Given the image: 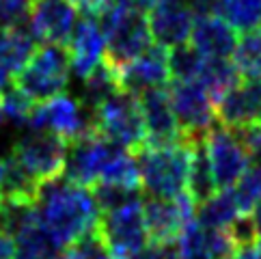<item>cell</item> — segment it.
Returning a JSON list of instances; mask_svg holds the SVG:
<instances>
[{"label":"cell","mask_w":261,"mask_h":259,"mask_svg":"<svg viewBox=\"0 0 261 259\" xmlns=\"http://www.w3.org/2000/svg\"><path fill=\"white\" fill-rule=\"evenodd\" d=\"M149 31L151 39L166 50L175 45L188 43L194 15L186 5V0H158L155 7L149 11Z\"/></svg>","instance_id":"cell-16"},{"label":"cell","mask_w":261,"mask_h":259,"mask_svg":"<svg viewBox=\"0 0 261 259\" xmlns=\"http://www.w3.org/2000/svg\"><path fill=\"white\" fill-rule=\"evenodd\" d=\"M85 87H82V106L87 110H95L99 104H104L106 99H110L115 93L121 91V82H119V71L113 67L110 63L101 61L89 76L82 78Z\"/></svg>","instance_id":"cell-22"},{"label":"cell","mask_w":261,"mask_h":259,"mask_svg":"<svg viewBox=\"0 0 261 259\" xmlns=\"http://www.w3.org/2000/svg\"><path fill=\"white\" fill-rule=\"evenodd\" d=\"M231 259H261V246L259 244H248L236 248Z\"/></svg>","instance_id":"cell-38"},{"label":"cell","mask_w":261,"mask_h":259,"mask_svg":"<svg viewBox=\"0 0 261 259\" xmlns=\"http://www.w3.org/2000/svg\"><path fill=\"white\" fill-rule=\"evenodd\" d=\"M203 147H205V153H207L218 190L231 188L246 173L250 162H253L248 149L225 125H214L203 136Z\"/></svg>","instance_id":"cell-10"},{"label":"cell","mask_w":261,"mask_h":259,"mask_svg":"<svg viewBox=\"0 0 261 259\" xmlns=\"http://www.w3.org/2000/svg\"><path fill=\"white\" fill-rule=\"evenodd\" d=\"M143 216L151 242H177L186 225L197 216V203L188 192L175 199L149 197L143 201Z\"/></svg>","instance_id":"cell-11"},{"label":"cell","mask_w":261,"mask_h":259,"mask_svg":"<svg viewBox=\"0 0 261 259\" xmlns=\"http://www.w3.org/2000/svg\"><path fill=\"white\" fill-rule=\"evenodd\" d=\"M37 43L39 41L33 37L29 24L0 31V67L15 80L17 73L24 69V65L31 61Z\"/></svg>","instance_id":"cell-20"},{"label":"cell","mask_w":261,"mask_h":259,"mask_svg":"<svg viewBox=\"0 0 261 259\" xmlns=\"http://www.w3.org/2000/svg\"><path fill=\"white\" fill-rule=\"evenodd\" d=\"M41 184L22 166L15 156L5 160V175L0 186V199L7 201H35Z\"/></svg>","instance_id":"cell-24"},{"label":"cell","mask_w":261,"mask_h":259,"mask_svg":"<svg viewBox=\"0 0 261 259\" xmlns=\"http://www.w3.org/2000/svg\"><path fill=\"white\" fill-rule=\"evenodd\" d=\"M129 259H181V253L177 242H149Z\"/></svg>","instance_id":"cell-35"},{"label":"cell","mask_w":261,"mask_h":259,"mask_svg":"<svg viewBox=\"0 0 261 259\" xmlns=\"http://www.w3.org/2000/svg\"><path fill=\"white\" fill-rule=\"evenodd\" d=\"M65 48H67V54H69L71 71L80 78L89 76L104 61V54H106V37L101 33L95 17L91 15L78 17Z\"/></svg>","instance_id":"cell-18"},{"label":"cell","mask_w":261,"mask_h":259,"mask_svg":"<svg viewBox=\"0 0 261 259\" xmlns=\"http://www.w3.org/2000/svg\"><path fill=\"white\" fill-rule=\"evenodd\" d=\"M186 5H188L192 15L205 17V15H222L227 0H186Z\"/></svg>","instance_id":"cell-36"},{"label":"cell","mask_w":261,"mask_h":259,"mask_svg":"<svg viewBox=\"0 0 261 259\" xmlns=\"http://www.w3.org/2000/svg\"><path fill=\"white\" fill-rule=\"evenodd\" d=\"M222 15L240 33L255 31L261 26V0H227Z\"/></svg>","instance_id":"cell-31"},{"label":"cell","mask_w":261,"mask_h":259,"mask_svg":"<svg viewBox=\"0 0 261 259\" xmlns=\"http://www.w3.org/2000/svg\"><path fill=\"white\" fill-rule=\"evenodd\" d=\"M67 149H69V143L63 141L61 136L52 132L33 130V132L24 134L15 143L11 156H15L22 162V166L37 182L43 184V182L57 179L63 175L65 160H67Z\"/></svg>","instance_id":"cell-9"},{"label":"cell","mask_w":261,"mask_h":259,"mask_svg":"<svg viewBox=\"0 0 261 259\" xmlns=\"http://www.w3.org/2000/svg\"><path fill=\"white\" fill-rule=\"evenodd\" d=\"M95 259H125V257H121V255H115V253H110V251H104L99 257H95Z\"/></svg>","instance_id":"cell-43"},{"label":"cell","mask_w":261,"mask_h":259,"mask_svg":"<svg viewBox=\"0 0 261 259\" xmlns=\"http://www.w3.org/2000/svg\"><path fill=\"white\" fill-rule=\"evenodd\" d=\"M39 227L48 234L54 246L63 251L97 227L101 212L93 192L65 177L43 182L35 199Z\"/></svg>","instance_id":"cell-1"},{"label":"cell","mask_w":261,"mask_h":259,"mask_svg":"<svg viewBox=\"0 0 261 259\" xmlns=\"http://www.w3.org/2000/svg\"><path fill=\"white\" fill-rule=\"evenodd\" d=\"M33 0H0V31L26 26L31 17Z\"/></svg>","instance_id":"cell-34"},{"label":"cell","mask_w":261,"mask_h":259,"mask_svg":"<svg viewBox=\"0 0 261 259\" xmlns=\"http://www.w3.org/2000/svg\"><path fill=\"white\" fill-rule=\"evenodd\" d=\"M3 175H5V160L0 158V186H3Z\"/></svg>","instance_id":"cell-44"},{"label":"cell","mask_w":261,"mask_h":259,"mask_svg":"<svg viewBox=\"0 0 261 259\" xmlns=\"http://www.w3.org/2000/svg\"><path fill=\"white\" fill-rule=\"evenodd\" d=\"M117 143L108 141L106 136H101L97 130L76 138L69 143L67 149V160H65L63 175L67 182H73L78 186H93L99 179V173L104 169V164L117 149Z\"/></svg>","instance_id":"cell-12"},{"label":"cell","mask_w":261,"mask_h":259,"mask_svg":"<svg viewBox=\"0 0 261 259\" xmlns=\"http://www.w3.org/2000/svg\"><path fill=\"white\" fill-rule=\"evenodd\" d=\"M3 201V210H0V229L7 231L9 236H17L22 231L39 225L37 218V205L35 201Z\"/></svg>","instance_id":"cell-27"},{"label":"cell","mask_w":261,"mask_h":259,"mask_svg":"<svg viewBox=\"0 0 261 259\" xmlns=\"http://www.w3.org/2000/svg\"><path fill=\"white\" fill-rule=\"evenodd\" d=\"M0 210H3V201H0Z\"/></svg>","instance_id":"cell-46"},{"label":"cell","mask_w":261,"mask_h":259,"mask_svg":"<svg viewBox=\"0 0 261 259\" xmlns=\"http://www.w3.org/2000/svg\"><path fill=\"white\" fill-rule=\"evenodd\" d=\"M69 54L65 45L41 43L37 45L31 61L17 73L13 85L20 87L35 104L61 95L69 85Z\"/></svg>","instance_id":"cell-4"},{"label":"cell","mask_w":261,"mask_h":259,"mask_svg":"<svg viewBox=\"0 0 261 259\" xmlns=\"http://www.w3.org/2000/svg\"><path fill=\"white\" fill-rule=\"evenodd\" d=\"M11 82H13V78L9 76V73H7L3 67H0V93H3V91H5L9 85H11Z\"/></svg>","instance_id":"cell-42"},{"label":"cell","mask_w":261,"mask_h":259,"mask_svg":"<svg viewBox=\"0 0 261 259\" xmlns=\"http://www.w3.org/2000/svg\"><path fill=\"white\" fill-rule=\"evenodd\" d=\"M216 117L225 127L261 125V80H240L216 101Z\"/></svg>","instance_id":"cell-17"},{"label":"cell","mask_w":261,"mask_h":259,"mask_svg":"<svg viewBox=\"0 0 261 259\" xmlns=\"http://www.w3.org/2000/svg\"><path fill=\"white\" fill-rule=\"evenodd\" d=\"M190 141H179L164 147L143 145L134 151L141 173V186L151 197L175 199L188 188V173L192 164Z\"/></svg>","instance_id":"cell-2"},{"label":"cell","mask_w":261,"mask_h":259,"mask_svg":"<svg viewBox=\"0 0 261 259\" xmlns=\"http://www.w3.org/2000/svg\"><path fill=\"white\" fill-rule=\"evenodd\" d=\"M231 190L242 214H250L253 208L261 201V166L250 164L246 173L231 186Z\"/></svg>","instance_id":"cell-32"},{"label":"cell","mask_w":261,"mask_h":259,"mask_svg":"<svg viewBox=\"0 0 261 259\" xmlns=\"http://www.w3.org/2000/svg\"><path fill=\"white\" fill-rule=\"evenodd\" d=\"M54 253H59V248L54 246V242L39 225L15 236L13 259H50Z\"/></svg>","instance_id":"cell-29"},{"label":"cell","mask_w":261,"mask_h":259,"mask_svg":"<svg viewBox=\"0 0 261 259\" xmlns=\"http://www.w3.org/2000/svg\"><path fill=\"white\" fill-rule=\"evenodd\" d=\"M240 71L236 63L229 59H203L197 82L207 91L212 101H218L222 95L231 91L240 82Z\"/></svg>","instance_id":"cell-23"},{"label":"cell","mask_w":261,"mask_h":259,"mask_svg":"<svg viewBox=\"0 0 261 259\" xmlns=\"http://www.w3.org/2000/svg\"><path fill=\"white\" fill-rule=\"evenodd\" d=\"M117 71H119L121 91H127L132 95H138L153 87H164L171 78L169 50L164 45L151 43L143 54H138L136 59L125 63Z\"/></svg>","instance_id":"cell-15"},{"label":"cell","mask_w":261,"mask_h":259,"mask_svg":"<svg viewBox=\"0 0 261 259\" xmlns=\"http://www.w3.org/2000/svg\"><path fill=\"white\" fill-rule=\"evenodd\" d=\"M5 125V115H3V110H0V127Z\"/></svg>","instance_id":"cell-45"},{"label":"cell","mask_w":261,"mask_h":259,"mask_svg":"<svg viewBox=\"0 0 261 259\" xmlns=\"http://www.w3.org/2000/svg\"><path fill=\"white\" fill-rule=\"evenodd\" d=\"M203 59L192 43H181L169 50V71L173 80H197Z\"/></svg>","instance_id":"cell-30"},{"label":"cell","mask_w":261,"mask_h":259,"mask_svg":"<svg viewBox=\"0 0 261 259\" xmlns=\"http://www.w3.org/2000/svg\"><path fill=\"white\" fill-rule=\"evenodd\" d=\"M192 145V164H190V173H188V188L186 192L194 199V203H203L205 199H210L214 192L218 190L216 179H214L212 166L207 160V153H205L203 147V138L201 141H190Z\"/></svg>","instance_id":"cell-25"},{"label":"cell","mask_w":261,"mask_h":259,"mask_svg":"<svg viewBox=\"0 0 261 259\" xmlns=\"http://www.w3.org/2000/svg\"><path fill=\"white\" fill-rule=\"evenodd\" d=\"M78 22V9L71 0H33L29 29L39 43L67 45Z\"/></svg>","instance_id":"cell-14"},{"label":"cell","mask_w":261,"mask_h":259,"mask_svg":"<svg viewBox=\"0 0 261 259\" xmlns=\"http://www.w3.org/2000/svg\"><path fill=\"white\" fill-rule=\"evenodd\" d=\"M15 255V238L0 229V259H13Z\"/></svg>","instance_id":"cell-37"},{"label":"cell","mask_w":261,"mask_h":259,"mask_svg":"<svg viewBox=\"0 0 261 259\" xmlns=\"http://www.w3.org/2000/svg\"><path fill=\"white\" fill-rule=\"evenodd\" d=\"M50 259H85V257H82L73 246H69V248H63L61 253H54Z\"/></svg>","instance_id":"cell-41"},{"label":"cell","mask_w":261,"mask_h":259,"mask_svg":"<svg viewBox=\"0 0 261 259\" xmlns=\"http://www.w3.org/2000/svg\"><path fill=\"white\" fill-rule=\"evenodd\" d=\"M29 127L39 130V132H52L67 143L95 130L91 110L87 113V108L82 106L80 99L63 93L35 104Z\"/></svg>","instance_id":"cell-8"},{"label":"cell","mask_w":261,"mask_h":259,"mask_svg":"<svg viewBox=\"0 0 261 259\" xmlns=\"http://www.w3.org/2000/svg\"><path fill=\"white\" fill-rule=\"evenodd\" d=\"M127 9H132V11H138V13H149L151 9L155 7L158 0H121Z\"/></svg>","instance_id":"cell-39"},{"label":"cell","mask_w":261,"mask_h":259,"mask_svg":"<svg viewBox=\"0 0 261 259\" xmlns=\"http://www.w3.org/2000/svg\"><path fill=\"white\" fill-rule=\"evenodd\" d=\"M138 197H141V190L125 188V186H119V184H108V182H95L93 184V199H95L101 214L115 210V208H121L123 203L138 199Z\"/></svg>","instance_id":"cell-33"},{"label":"cell","mask_w":261,"mask_h":259,"mask_svg":"<svg viewBox=\"0 0 261 259\" xmlns=\"http://www.w3.org/2000/svg\"><path fill=\"white\" fill-rule=\"evenodd\" d=\"M143 121H145V145L149 147H164L184 141L179 123L171 108L169 93L164 87H153L138 93Z\"/></svg>","instance_id":"cell-13"},{"label":"cell","mask_w":261,"mask_h":259,"mask_svg":"<svg viewBox=\"0 0 261 259\" xmlns=\"http://www.w3.org/2000/svg\"><path fill=\"white\" fill-rule=\"evenodd\" d=\"M33 108H35V101L26 95L20 87L9 85L3 93H0V110H3V115H5V121H9L17 130L29 127Z\"/></svg>","instance_id":"cell-28"},{"label":"cell","mask_w":261,"mask_h":259,"mask_svg":"<svg viewBox=\"0 0 261 259\" xmlns=\"http://www.w3.org/2000/svg\"><path fill=\"white\" fill-rule=\"evenodd\" d=\"M95 20L106 37L104 61L117 69L143 54L153 43L145 13L132 11L121 0L101 11Z\"/></svg>","instance_id":"cell-3"},{"label":"cell","mask_w":261,"mask_h":259,"mask_svg":"<svg viewBox=\"0 0 261 259\" xmlns=\"http://www.w3.org/2000/svg\"><path fill=\"white\" fill-rule=\"evenodd\" d=\"M97 229L110 253L121 255L125 259L134 257L149 244L145 216H143V199L138 197L123 203L121 208L104 212L99 216Z\"/></svg>","instance_id":"cell-7"},{"label":"cell","mask_w":261,"mask_h":259,"mask_svg":"<svg viewBox=\"0 0 261 259\" xmlns=\"http://www.w3.org/2000/svg\"><path fill=\"white\" fill-rule=\"evenodd\" d=\"M91 117L93 127L108 141L129 151H138L145 145V121L141 104H138V97L127 91H119L104 104H99Z\"/></svg>","instance_id":"cell-5"},{"label":"cell","mask_w":261,"mask_h":259,"mask_svg":"<svg viewBox=\"0 0 261 259\" xmlns=\"http://www.w3.org/2000/svg\"><path fill=\"white\" fill-rule=\"evenodd\" d=\"M190 43L205 59H229L238 45V31L218 15L197 17L192 24Z\"/></svg>","instance_id":"cell-19"},{"label":"cell","mask_w":261,"mask_h":259,"mask_svg":"<svg viewBox=\"0 0 261 259\" xmlns=\"http://www.w3.org/2000/svg\"><path fill=\"white\" fill-rule=\"evenodd\" d=\"M238 216H244L238 208V201L233 197L231 188H220L210 199L197 205L194 220L205 229H229Z\"/></svg>","instance_id":"cell-21"},{"label":"cell","mask_w":261,"mask_h":259,"mask_svg":"<svg viewBox=\"0 0 261 259\" xmlns=\"http://www.w3.org/2000/svg\"><path fill=\"white\" fill-rule=\"evenodd\" d=\"M166 93L184 141H201L216 125V106L197 80H173Z\"/></svg>","instance_id":"cell-6"},{"label":"cell","mask_w":261,"mask_h":259,"mask_svg":"<svg viewBox=\"0 0 261 259\" xmlns=\"http://www.w3.org/2000/svg\"><path fill=\"white\" fill-rule=\"evenodd\" d=\"M233 63L240 76L261 80V26L244 33L242 39H238V45L233 50Z\"/></svg>","instance_id":"cell-26"},{"label":"cell","mask_w":261,"mask_h":259,"mask_svg":"<svg viewBox=\"0 0 261 259\" xmlns=\"http://www.w3.org/2000/svg\"><path fill=\"white\" fill-rule=\"evenodd\" d=\"M250 220H253V227L257 234V244L261 246V201L253 208V212H250Z\"/></svg>","instance_id":"cell-40"}]
</instances>
